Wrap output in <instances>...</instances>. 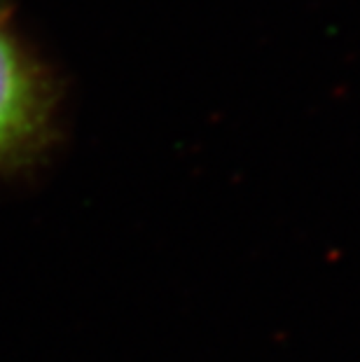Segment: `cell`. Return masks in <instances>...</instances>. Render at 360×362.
Here are the masks:
<instances>
[{
  "label": "cell",
  "mask_w": 360,
  "mask_h": 362,
  "mask_svg": "<svg viewBox=\"0 0 360 362\" xmlns=\"http://www.w3.org/2000/svg\"><path fill=\"white\" fill-rule=\"evenodd\" d=\"M42 107V84L35 66L0 17V157L33 136Z\"/></svg>",
  "instance_id": "cell-1"
}]
</instances>
